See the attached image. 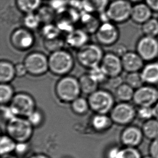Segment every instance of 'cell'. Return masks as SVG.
Listing matches in <instances>:
<instances>
[{
  "label": "cell",
  "mask_w": 158,
  "mask_h": 158,
  "mask_svg": "<svg viewBox=\"0 0 158 158\" xmlns=\"http://www.w3.org/2000/svg\"><path fill=\"white\" fill-rule=\"evenodd\" d=\"M33 126L27 118L16 117L7 122V135L16 143L28 142L33 133Z\"/></svg>",
  "instance_id": "obj_1"
},
{
  "label": "cell",
  "mask_w": 158,
  "mask_h": 158,
  "mask_svg": "<svg viewBox=\"0 0 158 158\" xmlns=\"http://www.w3.org/2000/svg\"><path fill=\"white\" fill-rule=\"evenodd\" d=\"M49 70L56 76L68 75L74 66L73 56L68 52L61 49L53 52L48 57Z\"/></svg>",
  "instance_id": "obj_2"
},
{
  "label": "cell",
  "mask_w": 158,
  "mask_h": 158,
  "mask_svg": "<svg viewBox=\"0 0 158 158\" xmlns=\"http://www.w3.org/2000/svg\"><path fill=\"white\" fill-rule=\"evenodd\" d=\"M55 92L60 101L71 103L81 94L79 80L75 77L65 76L56 84Z\"/></svg>",
  "instance_id": "obj_3"
},
{
  "label": "cell",
  "mask_w": 158,
  "mask_h": 158,
  "mask_svg": "<svg viewBox=\"0 0 158 158\" xmlns=\"http://www.w3.org/2000/svg\"><path fill=\"white\" fill-rule=\"evenodd\" d=\"M104 55L103 49L99 45L96 44H86L78 49L77 59L81 66L90 69L100 65Z\"/></svg>",
  "instance_id": "obj_4"
},
{
  "label": "cell",
  "mask_w": 158,
  "mask_h": 158,
  "mask_svg": "<svg viewBox=\"0 0 158 158\" xmlns=\"http://www.w3.org/2000/svg\"><path fill=\"white\" fill-rule=\"evenodd\" d=\"M88 100L90 109L96 114H107L114 106V97L106 90H97L89 95Z\"/></svg>",
  "instance_id": "obj_5"
},
{
  "label": "cell",
  "mask_w": 158,
  "mask_h": 158,
  "mask_svg": "<svg viewBox=\"0 0 158 158\" xmlns=\"http://www.w3.org/2000/svg\"><path fill=\"white\" fill-rule=\"evenodd\" d=\"M136 116L137 111L135 107L128 102H120L114 105L110 115L113 123L119 125H127Z\"/></svg>",
  "instance_id": "obj_6"
},
{
  "label": "cell",
  "mask_w": 158,
  "mask_h": 158,
  "mask_svg": "<svg viewBox=\"0 0 158 158\" xmlns=\"http://www.w3.org/2000/svg\"><path fill=\"white\" fill-rule=\"evenodd\" d=\"M23 63L28 73L32 76H41L49 70L48 57L40 52L29 54L24 60Z\"/></svg>",
  "instance_id": "obj_7"
},
{
  "label": "cell",
  "mask_w": 158,
  "mask_h": 158,
  "mask_svg": "<svg viewBox=\"0 0 158 158\" xmlns=\"http://www.w3.org/2000/svg\"><path fill=\"white\" fill-rule=\"evenodd\" d=\"M132 6L127 0H114L110 3L106 12L110 21L122 23L131 17Z\"/></svg>",
  "instance_id": "obj_8"
},
{
  "label": "cell",
  "mask_w": 158,
  "mask_h": 158,
  "mask_svg": "<svg viewBox=\"0 0 158 158\" xmlns=\"http://www.w3.org/2000/svg\"><path fill=\"white\" fill-rule=\"evenodd\" d=\"M18 117L27 118L36 110V104L32 96L26 93L15 94L10 102Z\"/></svg>",
  "instance_id": "obj_9"
},
{
  "label": "cell",
  "mask_w": 158,
  "mask_h": 158,
  "mask_svg": "<svg viewBox=\"0 0 158 158\" xmlns=\"http://www.w3.org/2000/svg\"><path fill=\"white\" fill-rule=\"evenodd\" d=\"M137 51L144 61H153L158 57V40L148 36L141 37L137 43Z\"/></svg>",
  "instance_id": "obj_10"
},
{
  "label": "cell",
  "mask_w": 158,
  "mask_h": 158,
  "mask_svg": "<svg viewBox=\"0 0 158 158\" xmlns=\"http://www.w3.org/2000/svg\"><path fill=\"white\" fill-rule=\"evenodd\" d=\"M132 100L139 107L153 106L158 102V90L150 85L142 86L135 90Z\"/></svg>",
  "instance_id": "obj_11"
},
{
  "label": "cell",
  "mask_w": 158,
  "mask_h": 158,
  "mask_svg": "<svg viewBox=\"0 0 158 158\" xmlns=\"http://www.w3.org/2000/svg\"><path fill=\"white\" fill-rule=\"evenodd\" d=\"M119 36V31L110 22L102 23L96 32V38L99 44L105 46L113 45Z\"/></svg>",
  "instance_id": "obj_12"
},
{
  "label": "cell",
  "mask_w": 158,
  "mask_h": 158,
  "mask_svg": "<svg viewBox=\"0 0 158 158\" xmlns=\"http://www.w3.org/2000/svg\"><path fill=\"white\" fill-rule=\"evenodd\" d=\"M13 47L19 50H26L32 47L35 42L34 35L26 28H18L14 30L10 36Z\"/></svg>",
  "instance_id": "obj_13"
},
{
  "label": "cell",
  "mask_w": 158,
  "mask_h": 158,
  "mask_svg": "<svg viewBox=\"0 0 158 158\" xmlns=\"http://www.w3.org/2000/svg\"><path fill=\"white\" fill-rule=\"evenodd\" d=\"M100 65L110 78L119 76L123 70L121 57L113 52L105 54Z\"/></svg>",
  "instance_id": "obj_14"
},
{
  "label": "cell",
  "mask_w": 158,
  "mask_h": 158,
  "mask_svg": "<svg viewBox=\"0 0 158 158\" xmlns=\"http://www.w3.org/2000/svg\"><path fill=\"white\" fill-rule=\"evenodd\" d=\"M143 136L141 129L137 126H130L123 131L120 140L126 147L135 148L140 144Z\"/></svg>",
  "instance_id": "obj_15"
},
{
  "label": "cell",
  "mask_w": 158,
  "mask_h": 158,
  "mask_svg": "<svg viewBox=\"0 0 158 158\" xmlns=\"http://www.w3.org/2000/svg\"><path fill=\"white\" fill-rule=\"evenodd\" d=\"M121 59L123 70L127 73L139 72L143 68L144 60L137 52H127Z\"/></svg>",
  "instance_id": "obj_16"
},
{
  "label": "cell",
  "mask_w": 158,
  "mask_h": 158,
  "mask_svg": "<svg viewBox=\"0 0 158 158\" xmlns=\"http://www.w3.org/2000/svg\"><path fill=\"white\" fill-rule=\"evenodd\" d=\"M88 39V32L83 29H74L68 34L66 43L71 47L78 49L87 44Z\"/></svg>",
  "instance_id": "obj_17"
},
{
  "label": "cell",
  "mask_w": 158,
  "mask_h": 158,
  "mask_svg": "<svg viewBox=\"0 0 158 158\" xmlns=\"http://www.w3.org/2000/svg\"><path fill=\"white\" fill-rule=\"evenodd\" d=\"M141 77L144 83L150 85L158 84V62H150L141 70Z\"/></svg>",
  "instance_id": "obj_18"
},
{
  "label": "cell",
  "mask_w": 158,
  "mask_h": 158,
  "mask_svg": "<svg viewBox=\"0 0 158 158\" xmlns=\"http://www.w3.org/2000/svg\"><path fill=\"white\" fill-rule=\"evenodd\" d=\"M151 9L147 4H137L132 7L131 17L136 23H144L151 19L152 15Z\"/></svg>",
  "instance_id": "obj_19"
},
{
  "label": "cell",
  "mask_w": 158,
  "mask_h": 158,
  "mask_svg": "<svg viewBox=\"0 0 158 158\" xmlns=\"http://www.w3.org/2000/svg\"><path fill=\"white\" fill-rule=\"evenodd\" d=\"M79 21L83 26V30L88 33L96 32L101 26V21L99 19L94 17L93 14L83 11Z\"/></svg>",
  "instance_id": "obj_20"
},
{
  "label": "cell",
  "mask_w": 158,
  "mask_h": 158,
  "mask_svg": "<svg viewBox=\"0 0 158 158\" xmlns=\"http://www.w3.org/2000/svg\"><path fill=\"white\" fill-rule=\"evenodd\" d=\"M83 10L87 13L100 14L106 10L110 0H81Z\"/></svg>",
  "instance_id": "obj_21"
},
{
  "label": "cell",
  "mask_w": 158,
  "mask_h": 158,
  "mask_svg": "<svg viewBox=\"0 0 158 158\" xmlns=\"http://www.w3.org/2000/svg\"><path fill=\"white\" fill-rule=\"evenodd\" d=\"M16 76L15 65L11 62L1 60L0 62V81L1 83H8Z\"/></svg>",
  "instance_id": "obj_22"
},
{
  "label": "cell",
  "mask_w": 158,
  "mask_h": 158,
  "mask_svg": "<svg viewBox=\"0 0 158 158\" xmlns=\"http://www.w3.org/2000/svg\"><path fill=\"white\" fill-rule=\"evenodd\" d=\"M81 92L90 95L98 90L99 84L91 77L89 73L81 75L79 79Z\"/></svg>",
  "instance_id": "obj_23"
},
{
  "label": "cell",
  "mask_w": 158,
  "mask_h": 158,
  "mask_svg": "<svg viewBox=\"0 0 158 158\" xmlns=\"http://www.w3.org/2000/svg\"><path fill=\"white\" fill-rule=\"evenodd\" d=\"M42 0H16L19 10L25 14L35 13L41 7Z\"/></svg>",
  "instance_id": "obj_24"
},
{
  "label": "cell",
  "mask_w": 158,
  "mask_h": 158,
  "mask_svg": "<svg viewBox=\"0 0 158 158\" xmlns=\"http://www.w3.org/2000/svg\"><path fill=\"white\" fill-rule=\"evenodd\" d=\"M113 123L110 117L107 114H96L92 118L91 124L95 130L99 132L109 129Z\"/></svg>",
  "instance_id": "obj_25"
},
{
  "label": "cell",
  "mask_w": 158,
  "mask_h": 158,
  "mask_svg": "<svg viewBox=\"0 0 158 158\" xmlns=\"http://www.w3.org/2000/svg\"><path fill=\"white\" fill-rule=\"evenodd\" d=\"M143 135L148 139L154 140L158 138V120L152 118L145 122L142 126Z\"/></svg>",
  "instance_id": "obj_26"
},
{
  "label": "cell",
  "mask_w": 158,
  "mask_h": 158,
  "mask_svg": "<svg viewBox=\"0 0 158 158\" xmlns=\"http://www.w3.org/2000/svg\"><path fill=\"white\" fill-rule=\"evenodd\" d=\"M135 89L127 84L122 83L115 89V97L121 102H128L132 100Z\"/></svg>",
  "instance_id": "obj_27"
},
{
  "label": "cell",
  "mask_w": 158,
  "mask_h": 158,
  "mask_svg": "<svg viewBox=\"0 0 158 158\" xmlns=\"http://www.w3.org/2000/svg\"><path fill=\"white\" fill-rule=\"evenodd\" d=\"M17 143L8 135H3L0 140V153L1 156L11 154L15 151Z\"/></svg>",
  "instance_id": "obj_28"
},
{
  "label": "cell",
  "mask_w": 158,
  "mask_h": 158,
  "mask_svg": "<svg viewBox=\"0 0 158 158\" xmlns=\"http://www.w3.org/2000/svg\"><path fill=\"white\" fill-rule=\"evenodd\" d=\"M71 109L74 113L83 115L85 114L90 109L88 100L79 96L71 102Z\"/></svg>",
  "instance_id": "obj_29"
},
{
  "label": "cell",
  "mask_w": 158,
  "mask_h": 158,
  "mask_svg": "<svg viewBox=\"0 0 158 158\" xmlns=\"http://www.w3.org/2000/svg\"><path fill=\"white\" fill-rule=\"evenodd\" d=\"M14 96V91L10 85L8 83H1L0 102L1 105H6L11 102Z\"/></svg>",
  "instance_id": "obj_30"
},
{
  "label": "cell",
  "mask_w": 158,
  "mask_h": 158,
  "mask_svg": "<svg viewBox=\"0 0 158 158\" xmlns=\"http://www.w3.org/2000/svg\"><path fill=\"white\" fill-rule=\"evenodd\" d=\"M42 23H50L54 19L56 13L50 6H41L36 12Z\"/></svg>",
  "instance_id": "obj_31"
},
{
  "label": "cell",
  "mask_w": 158,
  "mask_h": 158,
  "mask_svg": "<svg viewBox=\"0 0 158 158\" xmlns=\"http://www.w3.org/2000/svg\"><path fill=\"white\" fill-rule=\"evenodd\" d=\"M143 32L145 36L156 37L158 35V21L154 19H150L143 24Z\"/></svg>",
  "instance_id": "obj_32"
},
{
  "label": "cell",
  "mask_w": 158,
  "mask_h": 158,
  "mask_svg": "<svg viewBox=\"0 0 158 158\" xmlns=\"http://www.w3.org/2000/svg\"><path fill=\"white\" fill-rule=\"evenodd\" d=\"M125 83L135 90L143 86L144 84L141 73L139 72L128 73L125 77Z\"/></svg>",
  "instance_id": "obj_33"
},
{
  "label": "cell",
  "mask_w": 158,
  "mask_h": 158,
  "mask_svg": "<svg viewBox=\"0 0 158 158\" xmlns=\"http://www.w3.org/2000/svg\"><path fill=\"white\" fill-rule=\"evenodd\" d=\"M41 23V19L36 13L27 14L24 17V25L29 30H33L38 28Z\"/></svg>",
  "instance_id": "obj_34"
},
{
  "label": "cell",
  "mask_w": 158,
  "mask_h": 158,
  "mask_svg": "<svg viewBox=\"0 0 158 158\" xmlns=\"http://www.w3.org/2000/svg\"><path fill=\"white\" fill-rule=\"evenodd\" d=\"M61 31L58 29L57 26L52 24H45L42 29V34L45 40H51V39L57 38L60 36Z\"/></svg>",
  "instance_id": "obj_35"
},
{
  "label": "cell",
  "mask_w": 158,
  "mask_h": 158,
  "mask_svg": "<svg viewBox=\"0 0 158 158\" xmlns=\"http://www.w3.org/2000/svg\"><path fill=\"white\" fill-rule=\"evenodd\" d=\"M88 73L92 79L99 84L104 82L109 78L101 68V65L95 66L92 68L90 69V71Z\"/></svg>",
  "instance_id": "obj_36"
},
{
  "label": "cell",
  "mask_w": 158,
  "mask_h": 158,
  "mask_svg": "<svg viewBox=\"0 0 158 158\" xmlns=\"http://www.w3.org/2000/svg\"><path fill=\"white\" fill-rule=\"evenodd\" d=\"M117 158H143L141 154L135 148L126 147L120 148Z\"/></svg>",
  "instance_id": "obj_37"
},
{
  "label": "cell",
  "mask_w": 158,
  "mask_h": 158,
  "mask_svg": "<svg viewBox=\"0 0 158 158\" xmlns=\"http://www.w3.org/2000/svg\"><path fill=\"white\" fill-rule=\"evenodd\" d=\"M44 44L47 50L53 52L62 49V48L64 44V42L63 40L59 39L58 37L51 40L45 39Z\"/></svg>",
  "instance_id": "obj_38"
},
{
  "label": "cell",
  "mask_w": 158,
  "mask_h": 158,
  "mask_svg": "<svg viewBox=\"0 0 158 158\" xmlns=\"http://www.w3.org/2000/svg\"><path fill=\"white\" fill-rule=\"evenodd\" d=\"M49 6L56 14H62L68 8V2L67 0H51Z\"/></svg>",
  "instance_id": "obj_39"
},
{
  "label": "cell",
  "mask_w": 158,
  "mask_h": 158,
  "mask_svg": "<svg viewBox=\"0 0 158 158\" xmlns=\"http://www.w3.org/2000/svg\"><path fill=\"white\" fill-rule=\"evenodd\" d=\"M137 116L139 119L145 121L153 118L154 114L153 106L139 107L138 110L137 111Z\"/></svg>",
  "instance_id": "obj_40"
},
{
  "label": "cell",
  "mask_w": 158,
  "mask_h": 158,
  "mask_svg": "<svg viewBox=\"0 0 158 158\" xmlns=\"http://www.w3.org/2000/svg\"><path fill=\"white\" fill-rule=\"evenodd\" d=\"M73 22L71 21L68 18L63 19L58 21L56 26H57L58 28L61 32H66L68 34L75 29L73 26Z\"/></svg>",
  "instance_id": "obj_41"
},
{
  "label": "cell",
  "mask_w": 158,
  "mask_h": 158,
  "mask_svg": "<svg viewBox=\"0 0 158 158\" xmlns=\"http://www.w3.org/2000/svg\"><path fill=\"white\" fill-rule=\"evenodd\" d=\"M33 127L40 126L43 122V114L40 111L35 110L27 118Z\"/></svg>",
  "instance_id": "obj_42"
},
{
  "label": "cell",
  "mask_w": 158,
  "mask_h": 158,
  "mask_svg": "<svg viewBox=\"0 0 158 158\" xmlns=\"http://www.w3.org/2000/svg\"><path fill=\"white\" fill-rule=\"evenodd\" d=\"M1 111L2 117L7 122H9L14 118L18 117L14 110L10 105L6 106V105H1Z\"/></svg>",
  "instance_id": "obj_43"
},
{
  "label": "cell",
  "mask_w": 158,
  "mask_h": 158,
  "mask_svg": "<svg viewBox=\"0 0 158 158\" xmlns=\"http://www.w3.org/2000/svg\"><path fill=\"white\" fill-rule=\"evenodd\" d=\"M29 149V146L27 142H22L17 143L15 151L17 154L19 156H22L26 154Z\"/></svg>",
  "instance_id": "obj_44"
},
{
  "label": "cell",
  "mask_w": 158,
  "mask_h": 158,
  "mask_svg": "<svg viewBox=\"0 0 158 158\" xmlns=\"http://www.w3.org/2000/svg\"><path fill=\"white\" fill-rule=\"evenodd\" d=\"M16 76L19 77H23L28 73L26 66L23 63H18L15 65Z\"/></svg>",
  "instance_id": "obj_45"
},
{
  "label": "cell",
  "mask_w": 158,
  "mask_h": 158,
  "mask_svg": "<svg viewBox=\"0 0 158 158\" xmlns=\"http://www.w3.org/2000/svg\"><path fill=\"white\" fill-rule=\"evenodd\" d=\"M150 153L153 158H158V138L153 140L150 145Z\"/></svg>",
  "instance_id": "obj_46"
},
{
  "label": "cell",
  "mask_w": 158,
  "mask_h": 158,
  "mask_svg": "<svg viewBox=\"0 0 158 158\" xmlns=\"http://www.w3.org/2000/svg\"><path fill=\"white\" fill-rule=\"evenodd\" d=\"M127 52V48L125 45L123 44H118L114 49L113 52L119 56L120 57H122Z\"/></svg>",
  "instance_id": "obj_47"
},
{
  "label": "cell",
  "mask_w": 158,
  "mask_h": 158,
  "mask_svg": "<svg viewBox=\"0 0 158 158\" xmlns=\"http://www.w3.org/2000/svg\"><path fill=\"white\" fill-rule=\"evenodd\" d=\"M120 148L117 147H113L108 151L107 153V158H117Z\"/></svg>",
  "instance_id": "obj_48"
},
{
  "label": "cell",
  "mask_w": 158,
  "mask_h": 158,
  "mask_svg": "<svg viewBox=\"0 0 158 158\" xmlns=\"http://www.w3.org/2000/svg\"><path fill=\"white\" fill-rule=\"evenodd\" d=\"M122 83H123V82L122 78L120 77V76L117 77H111L110 84L112 86V87H113L114 89H116Z\"/></svg>",
  "instance_id": "obj_49"
},
{
  "label": "cell",
  "mask_w": 158,
  "mask_h": 158,
  "mask_svg": "<svg viewBox=\"0 0 158 158\" xmlns=\"http://www.w3.org/2000/svg\"><path fill=\"white\" fill-rule=\"evenodd\" d=\"M146 2L151 9L158 11V0H146Z\"/></svg>",
  "instance_id": "obj_50"
},
{
  "label": "cell",
  "mask_w": 158,
  "mask_h": 158,
  "mask_svg": "<svg viewBox=\"0 0 158 158\" xmlns=\"http://www.w3.org/2000/svg\"><path fill=\"white\" fill-rule=\"evenodd\" d=\"M154 118L158 120V102L153 106Z\"/></svg>",
  "instance_id": "obj_51"
},
{
  "label": "cell",
  "mask_w": 158,
  "mask_h": 158,
  "mask_svg": "<svg viewBox=\"0 0 158 158\" xmlns=\"http://www.w3.org/2000/svg\"><path fill=\"white\" fill-rule=\"evenodd\" d=\"M28 158H50L49 156L45 154L38 153V154H33Z\"/></svg>",
  "instance_id": "obj_52"
},
{
  "label": "cell",
  "mask_w": 158,
  "mask_h": 158,
  "mask_svg": "<svg viewBox=\"0 0 158 158\" xmlns=\"http://www.w3.org/2000/svg\"><path fill=\"white\" fill-rule=\"evenodd\" d=\"M1 158H18L17 156H15V155H13L11 154H5V155H3L1 156Z\"/></svg>",
  "instance_id": "obj_53"
},
{
  "label": "cell",
  "mask_w": 158,
  "mask_h": 158,
  "mask_svg": "<svg viewBox=\"0 0 158 158\" xmlns=\"http://www.w3.org/2000/svg\"><path fill=\"white\" fill-rule=\"evenodd\" d=\"M130 1H132V2H137V1H139L140 0H128Z\"/></svg>",
  "instance_id": "obj_54"
},
{
  "label": "cell",
  "mask_w": 158,
  "mask_h": 158,
  "mask_svg": "<svg viewBox=\"0 0 158 158\" xmlns=\"http://www.w3.org/2000/svg\"><path fill=\"white\" fill-rule=\"evenodd\" d=\"M143 158H153V157H152L151 156H145V157H144Z\"/></svg>",
  "instance_id": "obj_55"
}]
</instances>
